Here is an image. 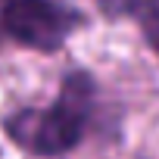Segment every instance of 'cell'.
Masks as SVG:
<instances>
[{"mask_svg": "<svg viewBox=\"0 0 159 159\" xmlns=\"http://www.w3.org/2000/svg\"><path fill=\"white\" fill-rule=\"evenodd\" d=\"M97 119V81L84 69H72L47 106H22L3 119L7 140L31 159H66L91 134Z\"/></svg>", "mask_w": 159, "mask_h": 159, "instance_id": "6da1fadb", "label": "cell"}, {"mask_svg": "<svg viewBox=\"0 0 159 159\" xmlns=\"http://www.w3.org/2000/svg\"><path fill=\"white\" fill-rule=\"evenodd\" d=\"M81 25V13L62 0H3L0 3L3 38L38 53L59 50L69 41V34Z\"/></svg>", "mask_w": 159, "mask_h": 159, "instance_id": "7a4b0ae2", "label": "cell"}, {"mask_svg": "<svg viewBox=\"0 0 159 159\" xmlns=\"http://www.w3.org/2000/svg\"><path fill=\"white\" fill-rule=\"evenodd\" d=\"M100 10L109 13L112 19L119 16H131L147 41V47L156 53L159 59V0H97Z\"/></svg>", "mask_w": 159, "mask_h": 159, "instance_id": "3957f363", "label": "cell"}, {"mask_svg": "<svg viewBox=\"0 0 159 159\" xmlns=\"http://www.w3.org/2000/svg\"><path fill=\"white\" fill-rule=\"evenodd\" d=\"M0 38H3V28H0Z\"/></svg>", "mask_w": 159, "mask_h": 159, "instance_id": "277c9868", "label": "cell"}]
</instances>
